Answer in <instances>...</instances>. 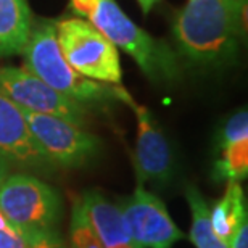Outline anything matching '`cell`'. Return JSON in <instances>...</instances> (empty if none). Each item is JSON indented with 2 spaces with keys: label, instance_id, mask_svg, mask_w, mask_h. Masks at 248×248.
<instances>
[{
  "label": "cell",
  "instance_id": "30bf717a",
  "mask_svg": "<svg viewBox=\"0 0 248 248\" xmlns=\"http://www.w3.org/2000/svg\"><path fill=\"white\" fill-rule=\"evenodd\" d=\"M0 155L10 165H18L39 174H52L53 165L32 137L23 110L0 91Z\"/></svg>",
  "mask_w": 248,
  "mask_h": 248
},
{
  "label": "cell",
  "instance_id": "d6986e66",
  "mask_svg": "<svg viewBox=\"0 0 248 248\" xmlns=\"http://www.w3.org/2000/svg\"><path fill=\"white\" fill-rule=\"evenodd\" d=\"M227 248H248V216L237 224Z\"/></svg>",
  "mask_w": 248,
  "mask_h": 248
},
{
  "label": "cell",
  "instance_id": "d4e9b609",
  "mask_svg": "<svg viewBox=\"0 0 248 248\" xmlns=\"http://www.w3.org/2000/svg\"><path fill=\"white\" fill-rule=\"evenodd\" d=\"M68 248H71V247H68Z\"/></svg>",
  "mask_w": 248,
  "mask_h": 248
},
{
  "label": "cell",
  "instance_id": "52a82bcc",
  "mask_svg": "<svg viewBox=\"0 0 248 248\" xmlns=\"http://www.w3.org/2000/svg\"><path fill=\"white\" fill-rule=\"evenodd\" d=\"M0 91L24 111L57 116L81 127L87 123L86 105L57 92L24 66H0Z\"/></svg>",
  "mask_w": 248,
  "mask_h": 248
},
{
  "label": "cell",
  "instance_id": "ba28073f",
  "mask_svg": "<svg viewBox=\"0 0 248 248\" xmlns=\"http://www.w3.org/2000/svg\"><path fill=\"white\" fill-rule=\"evenodd\" d=\"M120 211L136 248H172L184 239L166 205L143 186L121 202Z\"/></svg>",
  "mask_w": 248,
  "mask_h": 248
},
{
  "label": "cell",
  "instance_id": "2e32d148",
  "mask_svg": "<svg viewBox=\"0 0 248 248\" xmlns=\"http://www.w3.org/2000/svg\"><path fill=\"white\" fill-rule=\"evenodd\" d=\"M69 235H71V248H103L89 224L81 200L73 203Z\"/></svg>",
  "mask_w": 248,
  "mask_h": 248
},
{
  "label": "cell",
  "instance_id": "cb8c5ba5",
  "mask_svg": "<svg viewBox=\"0 0 248 248\" xmlns=\"http://www.w3.org/2000/svg\"><path fill=\"white\" fill-rule=\"evenodd\" d=\"M0 231H5V232H12V231H16L13 227V224L10 222L7 217H5V215L2 211H0Z\"/></svg>",
  "mask_w": 248,
  "mask_h": 248
},
{
  "label": "cell",
  "instance_id": "7c38bea8",
  "mask_svg": "<svg viewBox=\"0 0 248 248\" xmlns=\"http://www.w3.org/2000/svg\"><path fill=\"white\" fill-rule=\"evenodd\" d=\"M32 19L28 0H0V58L23 52Z\"/></svg>",
  "mask_w": 248,
  "mask_h": 248
},
{
  "label": "cell",
  "instance_id": "277c9868",
  "mask_svg": "<svg viewBox=\"0 0 248 248\" xmlns=\"http://www.w3.org/2000/svg\"><path fill=\"white\" fill-rule=\"evenodd\" d=\"M0 211L24 237L60 232L63 200L50 184L28 172L8 174L0 184Z\"/></svg>",
  "mask_w": 248,
  "mask_h": 248
},
{
  "label": "cell",
  "instance_id": "4fadbf2b",
  "mask_svg": "<svg viewBox=\"0 0 248 248\" xmlns=\"http://www.w3.org/2000/svg\"><path fill=\"white\" fill-rule=\"evenodd\" d=\"M247 216V200L239 182H227L226 192L221 200L210 208V224L215 235L229 245L240 219Z\"/></svg>",
  "mask_w": 248,
  "mask_h": 248
},
{
  "label": "cell",
  "instance_id": "9c48e42d",
  "mask_svg": "<svg viewBox=\"0 0 248 248\" xmlns=\"http://www.w3.org/2000/svg\"><path fill=\"white\" fill-rule=\"evenodd\" d=\"M137 118V142L134 152V170L137 184L165 187L174 176V156L171 145L150 110L132 102L129 105Z\"/></svg>",
  "mask_w": 248,
  "mask_h": 248
},
{
  "label": "cell",
  "instance_id": "9a60e30c",
  "mask_svg": "<svg viewBox=\"0 0 248 248\" xmlns=\"http://www.w3.org/2000/svg\"><path fill=\"white\" fill-rule=\"evenodd\" d=\"M248 176V139L219 148V156L213 166L216 182H240Z\"/></svg>",
  "mask_w": 248,
  "mask_h": 248
},
{
  "label": "cell",
  "instance_id": "6da1fadb",
  "mask_svg": "<svg viewBox=\"0 0 248 248\" xmlns=\"http://www.w3.org/2000/svg\"><path fill=\"white\" fill-rule=\"evenodd\" d=\"M248 0H188L177 10L171 34L176 53L192 64L229 62L245 32Z\"/></svg>",
  "mask_w": 248,
  "mask_h": 248
},
{
  "label": "cell",
  "instance_id": "8fae6325",
  "mask_svg": "<svg viewBox=\"0 0 248 248\" xmlns=\"http://www.w3.org/2000/svg\"><path fill=\"white\" fill-rule=\"evenodd\" d=\"M81 205L103 248H136L124 224L120 206L111 203L100 190L86 192Z\"/></svg>",
  "mask_w": 248,
  "mask_h": 248
},
{
  "label": "cell",
  "instance_id": "ffe728a7",
  "mask_svg": "<svg viewBox=\"0 0 248 248\" xmlns=\"http://www.w3.org/2000/svg\"><path fill=\"white\" fill-rule=\"evenodd\" d=\"M0 248H29V245L18 231H0Z\"/></svg>",
  "mask_w": 248,
  "mask_h": 248
},
{
  "label": "cell",
  "instance_id": "3957f363",
  "mask_svg": "<svg viewBox=\"0 0 248 248\" xmlns=\"http://www.w3.org/2000/svg\"><path fill=\"white\" fill-rule=\"evenodd\" d=\"M89 19L118 50L127 53L150 81H174L181 76V58L174 48L137 26L116 0H98Z\"/></svg>",
  "mask_w": 248,
  "mask_h": 248
},
{
  "label": "cell",
  "instance_id": "7a4b0ae2",
  "mask_svg": "<svg viewBox=\"0 0 248 248\" xmlns=\"http://www.w3.org/2000/svg\"><path fill=\"white\" fill-rule=\"evenodd\" d=\"M21 55H24V68L28 71L64 97L87 108L107 102H126L127 105L134 102L126 89L92 81L69 66L57 41L55 19H32L31 32Z\"/></svg>",
  "mask_w": 248,
  "mask_h": 248
},
{
  "label": "cell",
  "instance_id": "7402d4cb",
  "mask_svg": "<svg viewBox=\"0 0 248 248\" xmlns=\"http://www.w3.org/2000/svg\"><path fill=\"white\" fill-rule=\"evenodd\" d=\"M137 5L142 10V15L147 16L148 13H152V10L156 7L158 3H161V0H136Z\"/></svg>",
  "mask_w": 248,
  "mask_h": 248
},
{
  "label": "cell",
  "instance_id": "ac0fdd59",
  "mask_svg": "<svg viewBox=\"0 0 248 248\" xmlns=\"http://www.w3.org/2000/svg\"><path fill=\"white\" fill-rule=\"evenodd\" d=\"M26 242L29 248H68L60 237V232L32 235V237H29V239H26Z\"/></svg>",
  "mask_w": 248,
  "mask_h": 248
},
{
  "label": "cell",
  "instance_id": "5b68a950",
  "mask_svg": "<svg viewBox=\"0 0 248 248\" xmlns=\"http://www.w3.org/2000/svg\"><path fill=\"white\" fill-rule=\"evenodd\" d=\"M55 32L62 55L74 71L92 81L120 86V52L91 21L79 16L55 19Z\"/></svg>",
  "mask_w": 248,
  "mask_h": 248
},
{
  "label": "cell",
  "instance_id": "e0dca14e",
  "mask_svg": "<svg viewBox=\"0 0 248 248\" xmlns=\"http://www.w3.org/2000/svg\"><path fill=\"white\" fill-rule=\"evenodd\" d=\"M248 139V113L247 108L235 111L229 120L224 123L217 134V148H222L231 143H235L239 140H247Z\"/></svg>",
  "mask_w": 248,
  "mask_h": 248
},
{
  "label": "cell",
  "instance_id": "8992f818",
  "mask_svg": "<svg viewBox=\"0 0 248 248\" xmlns=\"http://www.w3.org/2000/svg\"><path fill=\"white\" fill-rule=\"evenodd\" d=\"M24 120L53 168L76 170L95 160L102 140L81 126L50 115L24 111Z\"/></svg>",
  "mask_w": 248,
  "mask_h": 248
},
{
  "label": "cell",
  "instance_id": "44dd1931",
  "mask_svg": "<svg viewBox=\"0 0 248 248\" xmlns=\"http://www.w3.org/2000/svg\"><path fill=\"white\" fill-rule=\"evenodd\" d=\"M98 0H69V8L79 16H86L89 18L91 13L93 12Z\"/></svg>",
  "mask_w": 248,
  "mask_h": 248
},
{
  "label": "cell",
  "instance_id": "603a6c76",
  "mask_svg": "<svg viewBox=\"0 0 248 248\" xmlns=\"http://www.w3.org/2000/svg\"><path fill=\"white\" fill-rule=\"evenodd\" d=\"M10 174V163L8 160H5V158L0 155V184L3 182V179Z\"/></svg>",
  "mask_w": 248,
  "mask_h": 248
},
{
  "label": "cell",
  "instance_id": "5bb4252c",
  "mask_svg": "<svg viewBox=\"0 0 248 248\" xmlns=\"http://www.w3.org/2000/svg\"><path fill=\"white\" fill-rule=\"evenodd\" d=\"M186 197L192 211V229L190 240L197 248H227L224 242H221L215 235L210 224V206L206 205L202 192L195 186L186 188Z\"/></svg>",
  "mask_w": 248,
  "mask_h": 248
}]
</instances>
